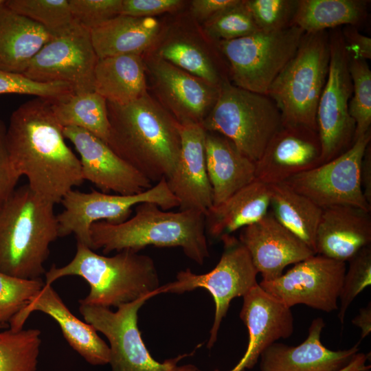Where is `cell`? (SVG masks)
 <instances>
[{
  "mask_svg": "<svg viewBox=\"0 0 371 371\" xmlns=\"http://www.w3.org/2000/svg\"><path fill=\"white\" fill-rule=\"evenodd\" d=\"M52 102L35 98L21 104L6 126L11 164L36 193L55 205L84 180L79 158L65 141Z\"/></svg>",
  "mask_w": 371,
  "mask_h": 371,
  "instance_id": "1",
  "label": "cell"
},
{
  "mask_svg": "<svg viewBox=\"0 0 371 371\" xmlns=\"http://www.w3.org/2000/svg\"><path fill=\"white\" fill-rule=\"evenodd\" d=\"M107 112L113 151L152 183L168 179L181 153L178 121L148 92L126 104L107 102Z\"/></svg>",
  "mask_w": 371,
  "mask_h": 371,
  "instance_id": "2",
  "label": "cell"
},
{
  "mask_svg": "<svg viewBox=\"0 0 371 371\" xmlns=\"http://www.w3.org/2000/svg\"><path fill=\"white\" fill-rule=\"evenodd\" d=\"M91 248L104 254L146 247H181L185 255L202 265L210 256L205 230V216L196 210H164L153 203L135 206V214L125 221H105L90 227Z\"/></svg>",
  "mask_w": 371,
  "mask_h": 371,
  "instance_id": "3",
  "label": "cell"
},
{
  "mask_svg": "<svg viewBox=\"0 0 371 371\" xmlns=\"http://www.w3.org/2000/svg\"><path fill=\"white\" fill-rule=\"evenodd\" d=\"M83 278L89 286V293L79 303L109 308L150 298L159 294L160 281L153 260L132 250H123L113 256L94 252L77 243L76 252L67 265H53L46 271V284L65 276Z\"/></svg>",
  "mask_w": 371,
  "mask_h": 371,
  "instance_id": "4",
  "label": "cell"
},
{
  "mask_svg": "<svg viewBox=\"0 0 371 371\" xmlns=\"http://www.w3.org/2000/svg\"><path fill=\"white\" fill-rule=\"evenodd\" d=\"M54 205L27 183L0 207L1 272L26 280L45 274L50 245L59 237Z\"/></svg>",
  "mask_w": 371,
  "mask_h": 371,
  "instance_id": "5",
  "label": "cell"
},
{
  "mask_svg": "<svg viewBox=\"0 0 371 371\" xmlns=\"http://www.w3.org/2000/svg\"><path fill=\"white\" fill-rule=\"evenodd\" d=\"M328 31L305 33L293 57L271 84L267 95L279 109L282 125L316 131V113L329 67Z\"/></svg>",
  "mask_w": 371,
  "mask_h": 371,
  "instance_id": "6",
  "label": "cell"
},
{
  "mask_svg": "<svg viewBox=\"0 0 371 371\" xmlns=\"http://www.w3.org/2000/svg\"><path fill=\"white\" fill-rule=\"evenodd\" d=\"M201 124L206 131L230 139L256 163L282 122L270 97L240 88L228 80L219 87L217 100Z\"/></svg>",
  "mask_w": 371,
  "mask_h": 371,
  "instance_id": "7",
  "label": "cell"
},
{
  "mask_svg": "<svg viewBox=\"0 0 371 371\" xmlns=\"http://www.w3.org/2000/svg\"><path fill=\"white\" fill-rule=\"evenodd\" d=\"M305 32L296 25L215 43L234 85L260 94L268 91L297 50Z\"/></svg>",
  "mask_w": 371,
  "mask_h": 371,
  "instance_id": "8",
  "label": "cell"
},
{
  "mask_svg": "<svg viewBox=\"0 0 371 371\" xmlns=\"http://www.w3.org/2000/svg\"><path fill=\"white\" fill-rule=\"evenodd\" d=\"M60 203L64 210L56 216L59 237L73 234L77 243L91 249L90 227L96 222L121 223L129 218L133 207L143 203H155L164 210L179 207L165 178L148 190L128 195L109 194L94 190L82 192L73 189Z\"/></svg>",
  "mask_w": 371,
  "mask_h": 371,
  "instance_id": "9",
  "label": "cell"
},
{
  "mask_svg": "<svg viewBox=\"0 0 371 371\" xmlns=\"http://www.w3.org/2000/svg\"><path fill=\"white\" fill-rule=\"evenodd\" d=\"M223 251L216 266L210 272L196 274L190 269L179 271L176 280L161 286L159 293H182L197 288H204L212 295L215 303V314L207 344L214 346L221 323L225 317L231 301L243 297L258 284L256 269L251 256L241 242L233 235L221 238Z\"/></svg>",
  "mask_w": 371,
  "mask_h": 371,
  "instance_id": "10",
  "label": "cell"
},
{
  "mask_svg": "<svg viewBox=\"0 0 371 371\" xmlns=\"http://www.w3.org/2000/svg\"><path fill=\"white\" fill-rule=\"evenodd\" d=\"M148 300L139 299L124 304L115 312L109 308L79 303V312L85 322L109 340L111 371H199L193 365L178 366L183 355L161 363L150 355L137 326L139 308Z\"/></svg>",
  "mask_w": 371,
  "mask_h": 371,
  "instance_id": "11",
  "label": "cell"
},
{
  "mask_svg": "<svg viewBox=\"0 0 371 371\" xmlns=\"http://www.w3.org/2000/svg\"><path fill=\"white\" fill-rule=\"evenodd\" d=\"M330 61L327 79L316 113L322 144V164L338 157L354 143L355 122L349 114L352 92L347 52L340 29L328 32Z\"/></svg>",
  "mask_w": 371,
  "mask_h": 371,
  "instance_id": "12",
  "label": "cell"
},
{
  "mask_svg": "<svg viewBox=\"0 0 371 371\" xmlns=\"http://www.w3.org/2000/svg\"><path fill=\"white\" fill-rule=\"evenodd\" d=\"M371 131L357 139L338 157L284 183L308 198L322 209L335 205H352L371 212L360 182V167Z\"/></svg>",
  "mask_w": 371,
  "mask_h": 371,
  "instance_id": "13",
  "label": "cell"
},
{
  "mask_svg": "<svg viewBox=\"0 0 371 371\" xmlns=\"http://www.w3.org/2000/svg\"><path fill=\"white\" fill-rule=\"evenodd\" d=\"M98 60L90 30L76 23L68 33L47 43L22 74L37 82L67 83L80 94L94 91Z\"/></svg>",
  "mask_w": 371,
  "mask_h": 371,
  "instance_id": "14",
  "label": "cell"
},
{
  "mask_svg": "<svg viewBox=\"0 0 371 371\" xmlns=\"http://www.w3.org/2000/svg\"><path fill=\"white\" fill-rule=\"evenodd\" d=\"M346 262L315 254L300 261L284 274L260 286L289 308L305 304L330 313L337 310Z\"/></svg>",
  "mask_w": 371,
  "mask_h": 371,
  "instance_id": "15",
  "label": "cell"
},
{
  "mask_svg": "<svg viewBox=\"0 0 371 371\" xmlns=\"http://www.w3.org/2000/svg\"><path fill=\"white\" fill-rule=\"evenodd\" d=\"M157 101L180 124H202L219 88L166 61L152 51L142 54Z\"/></svg>",
  "mask_w": 371,
  "mask_h": 371,
  "instance_id": "16",
  "label": "cell"
},
{
  "mask_svg": "<svg viewBox=\"0 0 371 371\" xmlns=\"http://www.w3.org/2000/svg\"><path fill=\"white\" fill-rule=\"evenodd\" d=\"M63 134L80 155L83 180L92 183L102 192L113 191L128 195L153 186L147 178L91 133L79 128L64 127Z\"/></svg>",
  "mask_w": 371,
  "mask_h": 371,
  "instance_id": "17",
  "label": "cell"
},
{
  "mask_svg": "<svg viewBox=\"0 0 371 371\" xmlns=\"http://www.w3.org/2000/svg\"><path fill=\"white\" fill-rule=\"evenodd\" d=\"M317 131L304 126H284L267 144L256 162V179L271 185L284 183L322 164Z\"/></svg>",
  "mask_w": 371,
  "mask_h": 371,
  "instance_id": "18",
  "label": "cell"
},
{
  "mask_svg": "<svg viewBox=\"0 0 371 371\" xmlns=\"http://www.w3.org/2000/svg\"><path fill=\"white\" fill-rule=\"evenodd\" d=\"M238 240L247 249L256 269L265 281L280 277L286 266L315 254L281 225L270 210L258 221L243 228Z\"/></svg>",
  "mask_w": 371,
  "mask_h": 371,
  "instance_id": "19",
  "label": "cell"
},
{
  "mask_svg": "<svg viewBox=\"0 0 371 371\" xmlns=\"http://www.w3.org/2000/svg\"><path fill=\"white\" fill-rule=\"evenodd\" d=\"M243 297L240 317L249 332L248 345L242 359L229 371L253 368L264 350L278 340L289 337L293 332L291 308L271 296L258 284Z\"/></svg>",
  "mask_w": 371,
  "mask_h": 371,
  "instance_id": "20",
  "label": "cell"
},
{
  "mask_svg": "<svg viewBox=\"0 0 371 371\" xmlns=\"http://www.w3.org/2000/svg\"><path fill=\"white\" fill-rule=\"evenodd\" d=\"M205 133L201 124H181L179 159L172 173L166 179L180 210H196L205 215L213 206L205 165Z\"/></svg>",
  "mask_w": 371,
  "mask_h": 371,
  "instance_id": "21",
  "label": "cell"
},
{
  "mask_svg": "<svg viewBox=\"0 0 371 371\" xmlns=\"http://www.w3.org/2000/svg\"><path fill=\"white\" fill-rule=\"evenodd\" d=\"M42 312L59 325L63 335L69 346L88 363L101 366L109 363L110 348L98 335L94 327L76 317L52 284H45L42 289L10 322L11 329L19 330L30 314Z\"/></svg>",
  "mask_w": 371,
  "mask_h": 371,
  "instance_id": "22",
  "label": "cell"
},
{
  "mask_svg": "<svg viewBox=\"0 0 371 371\" xmlns=\"http://www.w3.org/2000/svg\"><path fill=\"white\" fill-rule=\"evenodd\" d=\"M325 326L322 317L313 320L305 340L296 346L275 342L260 357V371H339L358 352L359 344L345 350H332L321 341Z\"/></svg>",
  "mask_w": 371,
  "mask_h": 371,
  "instance_id": "23",
  "label": "cell"
},
{
  "mask_svg": "<svg viewBox=\"0 0 371 371\" xmlns=\"http://www.w3.org/2000/svg\"><path fill=\"white\" fill-rule=\"evenodd\" d=\"M370 243V212L352 205L322 209L315 236V254L346 262Z\"/></svg>",
  "mask_w": 371,
  "mask_h": 371,
  "instance_id": "24",
  "label": "cell"
},
{
  "mask_svg": "<svg viewBox=\"0 0 371 371\" xmlns=\"http://www.w3.org/2000/svg\"><path fill=\"white\" fill-rule=\"evenodd\" d=\"M205 157L213 206L256 180V163L219 133L206 131Z\"/></svg>",
  "mask_w": 371,
  "mask_h": 371,
  "instance_id": "25",
  "label": "cell"
},
{
  "mask_svg": "<svg viewBox=\"0 0 371 371\" xmlns=\"http://www.w3.org/2000/svg\"><path fill=\"white\" fill-rule=\"evenodd\" d=\"M155 45L156 49L150 51L214 87L219 88L229 80L227 63L215 43L203 44L195 36L175 33L167 34Z\"/></svg>",
  "mask_w": 371,
  "mask_h": 371,
  "instance_id": "26",
  "label": "cell"
},
{
  "mask_svg": "<svg viewBox=\"0 0 371 371\" xmlns=\"http://www.w3.org/2000/svg\"><path fill=\"white\" fill-rule=\"evenodd\" d=\"M155 17H133L120 14L90 30L98 58L141 54L151 50L161 33Z\"/></svg>",
  "mask_w": 371,
  "mask_h": 371,
  "instance_id": "27",
  "label": "cell"
},
{
  "mask_svg": "<svg viewBox=\"0 0 371 371\" xmlns=\"http://www.w3.org/2000/svg\"><path fill=\"white\" fill-rule=\"evenodd\" d=\"M269 210V186L256 179L207 211L206 234L216 238L232 235L260 220Z\"/></svg>",
  "mask_w": 371,
  "mask_h": 371,
  "instance_id": "28",
  "label": "cell"
},
{
  "mask_svg": "<svg viewBox=\"0 0 371 371\" xmlns=\"http://www.w3.org/2000/svg\"><path fill=\"white\" fill-rule=\"evenodd\" d=\"M53 38L43 27L4 3L0 5V71L23 74Z\"/></svg>",
  "mask_w": 371,
  "mask_h": 371,
  "instance_id": "29",
  "label": "cell"
},
{
  "mask_svg": "<svg viewBox=\"0 0 371 371\" xmlns=\"http://www.w3.org/2000/svg\"><path fill=\"white\" fill-rule=\"evenodd\" d=\"M146 72L141 54L98 58L94 70V91L113 104L132 102L148 93Z\"/></svg>",
  "mask_w": 371,
  "mask_h": 371,
  "instance_id": "30",
  "label": "cell"
},
{
  "mask_svg": "<svg viewBox=\"0 0 371 371\" xmlns=\"http://www.w3.org/2000/svg\"><path fill=\"white\" fill-rule=\"evenodd\" d=\"M269 186V210L274 218L315 253V236L322 209L285 183Z\"/></svg>",
  "mask_w": 371,
  "mask_h": 371,
  "instance_id": "31",
  "label": "cell"
},
{
  "mask_svg": "<svg viewBox=\"0 0 371 371\" xmlns=\"http://www.w3.org/2000/svg\"><path fill=\"white\" fill-rule=\"evenodd\" d=\"M367 0H298L292 25L305 33H315L341 25L357 27L368 14Z\"/></svg>",
  "mask_w": 371,
  "mask_h": 371,
  "instance_id": "32",
  "label": "cell"
},
{
  "mask_svg": "<svg viewBox=\"0 0 371 371\" xmlns=\"http://www.w3.org/2000/svg\"><path fill=\"white\" fill-rule=\"evenodd\" d=\"M52 109L63 128L85 130L106 144L109 135L107 102L95 91L74 93L65 100L53 101Z\"/></svg>",
  "mask_w": 371,
  "mask_h": 371,
  "instance_id": "33",
  "label": "cell"
},
{
  "mask_svg": "<svg viewBox=\"0 0 371 371\" xmlns=\"http://www.w3.org/2000/svg\"><path fill=\"white\" fill-rule=\"evenodd\" d=\"M41 331L11 328L0 332V371H36Z\"/></svg>",
  "mask_w": 371,
  "mask_h": 371,
  "instance_id": "34",
  "label": "cell"
},
{
  "mask_svg": "<svg viewBox=\"0 0 371 371\" xmlns=\"http://www.w3.org/2000/svg\"><path fill=\"white\" fill-rule=\"evenodd\" d=\"M5 5L43 27L53 37L68 33L76 25L68 0H6Z\"/></svg>",
  "mask_w": 371,
  "mask_h": 371,
  "instance_id": "35",
  "label": "cell"
},
{
  "mask_svg": "<svg viewBox=\"0 0 371 371\" xmlns=\"http://www.w3.org/2000/svg\"><path fill=\"white\" fill-rule=\"evenodd\" d=\"M348 69L352 84L348 111L355 122V142L371 131V70L368 60L352 56Z\"/></svg>",
  "mask_w": 371,
  "mask_h": 371,
  "instance_id": "36",
  "label": "cell"
},
{
  "mask_svg": "<svg viewBox=\"0 0 371 371\" xmlns=\"http://www.w3.org/2000/svg\"><path fill=\"white\" fill-rule=\"evenodd\" d=\"M202 25L203 33L214 43L243 38L259 31L244 0Z\"/></svg>",
  "mask_w": 371,
  "mask_h": 371,
  "instance_id": "37",
  "label": "cell"
},
{
  "mask_svg": "<svg viewBox=\"0 0 371 371\" xmlns=\"http://www.w3.org/2000/svg\"><path fill=\"white\" fill-rule=\"evenodd\" d=\"M45 284L41 278L26 280L0 271V327L5 328Z\"/></svg>",
  "mask_w": 371,
  "mask_h": 371,
  "instance_id": "38",
  "label": "cell"
},
{
  "mask_svg": "<svg viewBox=\"0 0 371 371\" xmlns=\"http://www.w3.org/2000/svg\"><path fill=\"white\" fill-rule=\"evenodd\" d=\"M348 262V269L346 270L339 295L338 318L341 324L355 298L371 284V245L362 248Z\"/></svg>",
  "mask_w": 371,
  "mask_h": 371,
  "instance_id": "39",
  "label": "cell"
},
{
  "mask_svg": "<svg viewBox=\"0 0 371 371\" xmlns=\"http://www.w3.org/2000/svg\"><path fill=\"white\" fill-rule=\"evenodd\" d=\"M259 31L273 32L292 25L298 0H244Z\"/></svg>",
  "mask_w": 371,
  "mask_h": 371,
  "instance_id": "40",
  "label": "cell"
},
{
  "mask_svg": "<svg viewBox=\"0 0 371 371\" xmlns=\"http://www.w3.org/2000/svg\"><path fill=\"white\" fill-rule=\"evenodd\" d=\"M70 87L65 82H41L22 74L0 71V95L22 94L52 101H60L71 94Z\"/></svg>",
  "mask_w": 371,
  "mask_h": 371,
  "instance_id": "41",
  "label": "cell"
},
{
  "mask_svg": "<svg viewBox=\"0 0 371 371\" xmlns=\"http://www.w3.org/2000/svg\"><path fill=\"white\" fill-rule=\"evenodd\" d=\"M74 22L91 30L121 14L122 0H68Z\"/></svg>",
  "mask_w": 371,
  "mask_h": 371,
  "instance_id": "42",
  "label": "cell"
},
{
  "mask_svg": "<svg viewBox=\"0 0 371 371\" xmlns=\"http://www.w3.org/2000/svg\"><path fill=\"white\" fill-rule=\"evenodd\" d=\"M182 0H122L121 14L133 17H155L180 10Z\"/></svg>",
  "mask_w": 371,
  "mask_h": 371,
  "instance_id": "43",
  "label": "cell"
},
{
  "mask_svg": "<svg viewBox=\"0 0 371 371\" xmlns=\"http://www.w3.org/2000/svg\"><path fill=\"white\" fill-rule=\"evenodd\" d=\"M6 125L0 119V207L16 188L21 178L13 168L7 150Z\"/></svg>",
  "mask_w": 371,
  "mask_h": 371,
  "instance_id": "44",
  "label": "cell"
},
{
  "mask_svg": "<svg viewBox=\"0 0 371 371\" xmlns=\"http://www.w3.org/2000/svg\"><path fill=\"white\" fill-rule=\"evenodd\" d=\"M345 47L350 56L371 59V38L361 34L358 27L346 25L341 30Z\"/></svg>",
  "mask_w": 371,
  "mask_h": 371,
  "instance_id": "45",
  "label": "cell"
},
{
  "mask_svg": "<svg viewBox=\"0 0 371 371\" xmlns=\"http://www.w3.org/2000/svg\"><path fill=\"white\" fill-rule=\"evenodd\" d=\"M239 1L240 0H192L190 1V11L192 16L203 24Z\"/></svg>",
  "mask_w": 371,
  "mask_h": 371,
  "instance_id": "46",
  "label": "cell"
},
{
  "mask_svg": "<svg viewBox=\"0 0 371 371\" xmlns=\"http://www.w3.org/2000/svg\"><path fill=\"white\" fill-rule=\"evenodd\" d=\"M360 182L363 196L371 204V144L367 146L360 167Z\"/></svg>",
  "mask_w": 371,
  "mask_h": 371,
  "instance_id": "47",
  "label": "cell"
},
{
  "mask_svg": "<svg viewBox=\"0 0 371 371\" xmlns=\"http://www.w3.org/2000/svg\"><path fill=\"white\" fill-rule=\"evenodd\" d=\"M352 323L361 329V339L368 336L371 331V303L361 308L359 313L352 320Z\"/></svg>",
  "mask_w": 371,
  "mask_h": 371,
  "instance_id": "48",
  "label": "cell"
},
{
  "mask_svg": "<svg viewBox=\"0 0 371 371\" xmlns=\"http://www.w3.org/2000/svg\"><path fill=\"white\" fill-rule=\"evenodd\" d=\"M368 359V355L362 353L357 352L351 360V361L344 368L339 371H359L366 369L370 366L366 365V362Z\"/></svg>",
  "mask_w": 371,
  "mask_h": 371,
  "instance_id": "49",
  "label": "cell"
},
{
  "mask_svg": "<svg viewBox=\"0 0 371 371\" xmlns=\"http://www.w3.org/2000/svg\"><path fill=\"white\" fill-rule=\"evenodd\" d=\"M359 371H370V367H368L366 369H363V370H359Z\"/></svg>",
  "mask_w": 371,
  "mask_h": 371,
  "instance_id": "50",
  "label": "cell"
},
{
  "mask_svg": "<svg viewBox=\"0 0 371 371\" xmlns=\"http://www.w3.org/2000/svg\"><path fill=\"white\" fill-rule=\"evenodd\" d=\"M5 3V0H0V5Z\"/></svg>",
  "mask_w": 371,
  "mask_h": 371,
  "instance_id": "51",
  "label": "cell"
},
{
  "mask_svg": "<svg viewBox=\"0 0 371 371\" xmlns=\"http://www.w3.org/2000/svg\"><path fill=\"white\" fill-rule=\"evenodd\" d=\"M1 328L0 327V329H1Z\"/></svg>",
  "mask_w": 371,
  "mask_h": 371,
  "instance_id": "52",
  "label": "cell"
}]
</instances>
